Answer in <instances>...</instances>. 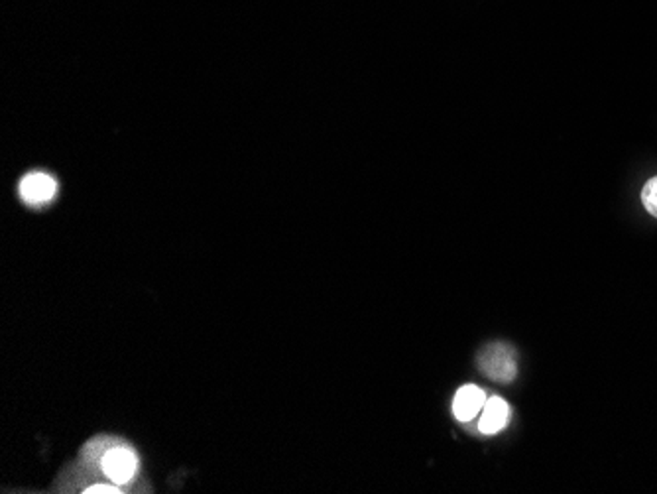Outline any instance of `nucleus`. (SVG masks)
<instances>
[{"label":"nucleus","instance_id":"nucleus-1","mask_svg":"<svg viewBox=\"0 0 657 494\" xmlns=\"http://www.w3.org/2000/svg\"><path fill=\"white\" fill-rule=\"evenodd\" d=\"M479 367L482 374L494 382H510L514 380L518 367H516V354L508 345H488L480 352Z\"/></svg>","mask_w":657,"mask_h":494},{"label":"nucleus","instance_id":"nucleus-2","mask_svg":"<svg viewBox=\"0 0 657 494\" xmlns=\"http://www.w3.org/2000/svg\"><path fill=\"white\" fill-rule=\"evenodd\" d=\"M101 467L105 471V475L113 482H116V485H124V482H128L136 475L138 459L131 449L113 447L103 455Z\"/></svg>","mask_w":657,"mask_h":494},{"label":"nucleus","instance_id":"nucleus-3","mask_svg":"<svg viewBox=\"0 0 657 494\" xmlns=\"http://www.w3.org/2000/svg\"><path fill=\"white\" fill-rule=\"evenodd\" d=\"M58 193L56 179L48 174H28L20 181V197H23L30 206H44L50 203Z\"/></svg>","mask_w":657,"mask_h":494},{"label":"nucleus","instance_id":"nucleus-4","mask_svg":"<svg viewBox=\"0 0 657 494\" xmlns=\"http://www.w3.org/2000/svg\"><path fill=\"white\" fill-rule=\"evenodd\" d=\"M484 404H487V396H484L479 386H462L455 396L453 414L459 422H470L479 412H482Z\"/></svg>","mask_w":657,"mask_h":494},{"label":"nucleus","instance_id":"nucleus-5","mask_svg":"<svg viewBox=\"0 0 657 494\" xmlns=\"http://www.w3.org/2000/svg\"><path fill=\"white\" fill-rule=\"evenodd\" d=\"M510 420V407L498 396H492V398L487 400L482 407V416H480V424L479 429L482 434L487 435H494L502 432Z\"/></svg>","mask_w":657,"mask_h":494},{"label":"nucleus","instance_id":"nucleus-6","mask_svg":"<svg viewBox=\"0 0 657 494\" xmlns=\"http://www.w3.org/2000/svg\"><path fill=\"white\" fill-rule=\"evenodd\" d=\"M642 203L645 211L657 219V176L648 179V184L642 189Z\"/></svg>","mask_w":657,"mask_h":494},{"label":"nucleus","instance_id":"nucleus-7","mask_svg":"<svg viewBox=\"0 0 657 494\" xmlns=\"http://www.w3.org/2000/svg\"><path fill=\"white\" fill-rule=\"evenodd\" d=\"M85 492H106V494H114V492H121L116 487H109V485H95L91 489H87Z\"/></svg>","mask_w":657,"mask_h":494}]
</instances>
